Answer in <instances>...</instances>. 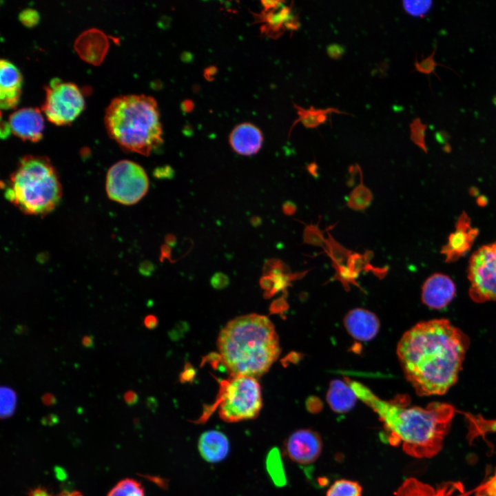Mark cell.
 Segmentation results:
<instances>
[{"label":"cell","mask_w":496,"mask_h":496,"mask_svg":"<svg viewBox=\"0 0 496 496\" xmlns=\"http://www.w3.org/2000/svg\"><path fill=\"white\" fill-rule=\"evenodd\" d=\"M11 132V128L8 122L1 121V137L6 138Z\"/></svg>","instance_id":"cell-32"},{"label":"cell","mask_w":496,"mask_h":496,"mask_svg":"<svg viewBox=\"0 0 496 496\" xmlns=\"http://www.w3.org/2000/svg\"><path fill=\"white\" fill-rule=\"evenodd\" d=\"M343 52L344 49L341 45L338 44H331L327 48V53L329 56L333 59H338L341 57Z\"/></svg>","instance_id":"cell-30"},{"label":"cell","mask_w":496,"mask_h":496,"mask_svg":"<svg viewBox=\"0 0 496 496\" xmlns=\"http://www.w3.org/2000/svg\"><path fill=\"white\" fill-rule=\"evenodd\" d=\"M263 136L255 125L244 123L237 125L229 136V143L238 154L250 156L256 154L261 148Z\"/></svg>","instance_id":"cell-17"},{"label":"cell","mask_w":496,"mask_h":496,"mask_svg":"<svg viewBox=\"0 0 496 496\" xmlns=\"http://www.w3.org/2000/svg\"><path fill=\"white\" fill-rule=\"evenodd\" d=\"M322 442L319 434L310 429H299L287 440L285 449L288 457L300 465L313 463L319 457Z\"/></svg>","instance_id":"cell-10"},{"label":"cell","mask_w":496,"mask_h":496,"mask_svg":"<svg viewBox=\"0 0 496 496\" xmlns=\"http://www.w3.org/2000/svg\"><path fill=\"white\" fill-rule=\"evenodd\" d=\"M283 210L286 214H292L296 211V206L291 203H287L283 206Z\"/></svg>","instance_id":"cell-35"},{"label":"cell","mask_w":496,"mask_h":496,"mask_svg":"<svg viewBox=\"0 0 496 496\" xmlns=\"http://www.w3.org/2000/svg\"><path fill=\"white\" fill-rule=\"evenodd\" d=\"M19 18L24 25L31 27L39 21V15L37 10L27 8L19 13Z\"/></svg>","instance_id":"cell-28"},{"label":"cell","mask_w":496,"mask_h":496,"mask_svg":"<svg viewBox=\"0 0 496 496\" xmlns=\"http://www.w3.org/2000/svg\"><path fill=\"white\" fill-rule=\"evenodd\" d=\"M149 180L144 169L129 160L119 161L108 170L105 189L108 197L118 203L133 205L147 192Z\"/></svg>","instance_id":"cell-7"},{"label":"cell","mask_w":496,"mask_h":496,"mask_svg":"<svg viewBox=\"0 0 496 496\" xmlns=\"http://www.w3.org/2000/svg\"><path fill=\"white\" fill-rule=\"evenodd\" d=\"M362 488L355 481L339 479L335 481L328 489L326 496H361Z\"/></svg>","instance_id":"cell-21"},{"label":"cell","mask_w":496,"mask_h":496,"mask_svg":"<svg viewBox=\"0 0 496 496\" xmlns=\"http://www.w3.org/2000/svg\"><path fill=\"white\" fill-rule=\"evenodd\" d=\"M107 46V38L97 29L84 32L75 42V48L80 56L92 63H99L102 61Z\"/></svg>","instance_id":"cell-18"},{"label":"cell","mask_w":496,"mask_h":496,"mask_svg":"<svg viewBox=\"0 0 496 496\" xmlns=\"http://www.w3.org/2000/svg\"><path fill=\"white\" fill-rule=\"evenodd\" d=\"M11 131L23 140L37 141L42 137L44 121L37 107H23L13 112L8 118Z\"/></svg>","instance_id":"cell-11"},{"label":"cell","mask_w":496,"mask_h":496,"mask_svg":"<svg viewBox=\"0 0 496 496\" xmlns=\"http://www.w3.org/2000/svg\"><path fill=\"white\" fill-rule=\"evenodd\" d=\"M347 382L357 397L379 416L392 444L402 442L406 453L417 457L431 456L440 449L453 415L451 405L435 402L426 408L405 406L380 398L360 382Z\"/></svg>","instance_id":"cell-2"},{"label":"cell","mask_w":496,"mask_h":496,"mask_svg":"<svg viewBox=\"0 0 496 496\" xmlns=\"http://www.w3.org/2000/svg\"><path fill=\"white\" fill-rule=\"evenodd\" d=\"M328 238L326 239V252L333 260V265H342L345 260H348L352 251L345 249L338 242H335L333 237L328 234Z\"/></svg>","instance_id":"cell-24"},{"label":"cell","mask_w":496,"mask_h":496,"mask_svg":"<svg viewBox=\"0 0 496 496\" xmlns=\"http://www.w3.org/2000/svg\"><path fill=\"white\" fill-rule=\"evenodd\" d=\"M22 76L12 63L0 61V105L1 109L14 107L19 100Z\"/></svg>","instance_id":"cell-13"},{"label":"cell","mask_w":496,"mask_h":496,"mask_svg":"<svg viewBox=\"0 0 496 496\" xmlns=\"http://www.w3.org/2000/svg\"><path fill=\"white\" fill-rule=\"evenodd\" d=\"M124 398L128 404L132 405L137 402L138 396L134 391H129L125 393Z\"/></svg>","instance_id":"cell-33"},{"label":"cell","mask_w":496,"mask_h":496,"mask_svg":"<svg viewBox=\"0 0 496 496\" xmlns=\"http://www.w3.org/2000/svg\"><path fill=\"white\" fill-rule=\"evenodd\" d=\"M455 285L453 280L443 273H434L424 282L422 288V300L431 309H442L453 299Z\"/></svg>","instance_id":"cell-12"},{"label":"cell","mask_w":496,"mask_h":496,"mask_svg":"<svg viewBox=\"0 0 496 496\" xmlns=\"http://www.w3.org/2000/svg\"><path fill=\"white\" fill-rule=\"evenodd\" d=\"M430 1H404V8L409 14L415 16L424 14L429 9Z\"/></svg>","instance_id":"cell-26"},{"label":"cell","mask_w":496,"mask_h":496,"mask_svg":"<svg viewBox=\"0 0 496 496\" xmlns=\"http://www.w3.org/2000/svg\"><path fill=\"white\" fill-rule=\"evenodd\" d=\"M349 333L357 340L368 341L379 331L380 322L375 314L363 309L350 311L344 318Z\"/></svg>","instance_id":"cell-15"},{"label":"cell","mask_w":496,"mask_h":496,"mask_svg":"<svg viewBox=\"0 0 496 496\" xmlns=\"http://www.w3.org/2000/svg\"><path fill=\"white\" fill-rule=\"evenodd\" d=\"M29 496H82L79 492L63 491L57 495L49 493L46 490L41 488H37L30 491Z\"/></svg>","instance_id":"cell-29"},{"label":"cell","mask_w":496,"mask_h":496,"mask_svg":"<svg viewBox=\"0 0 496 496\" xmlns=\"http://www.w3.org/2000/svg\"><path fill=\"white\" fill-rule=\"evenodd\" d=\"M217 347L231 375L258 378L267 373L280 353L272 322L256 313L238 316L221 329Z\"/></svg>","instance_id":"cell-3"},{"label":"cell","mask_w":496,"mask_h":496,"mask_svg":"<svg viewBox=\"0 0 496 496\" xmlns=\"http://www.w3.org/2000/svg\"><path fill=\"white\" fill-rule=\"evenodd\" d=\"M293 106L297 111L298 118L293 122L289 132L295 125L299 122L307 128H316L320 124L324 123L327 119V115L331 113L349 114L347 112L340 111L338 108L327 107L324 109H316L311 106L309 109L303 108L293 102Z\"/></svg>","instance_id":"cell-20"},{"label":"cell","mask_w":496,"mask_h":496,"mask_svg":"<svg viewBox=\"0 0 496 496\" xmlns=\"http://www.w3.org/2000/svg\"><path fill=\"white\" fill-rule=\"evenodd\" d=\"M83 344L86 347L91 348L93 347V338L92 336H85L83 339Z\"/></svg>","instance_id":"cell-36"},{"label":"cell","mask_w":496,"mask_h":496,"mask_svg":"<svg viewBox=\"0 0 496 496\" xmlns=\"http://www.w3.org/2000/svg\"><path fill=\"white\" fill-rule=\"evenodd\" d=\"M216 406L221 420L234 423L256 418L262 406L256 378L231 375L222 382Z\"/></svg>","instance_id":"cell-6"},{"label":"cell","mask_w":496,"mask_h":496,"mask_svg":"<svg viewBox=\"0 0 496 496\" xmlns=\"http://www.w3.org/2000/svg\"><path fill=\"white\" fill-rule=\"evenodd\" d=\"M105 124L111 138L127 151L149 155L163 143L158 105L150 96L115 97L105 110Z\"/></svg>","instance_id":"cell-4"},{"label":"cell","mask_w":496,"mask_h":496,"mask_svg":"<svg viewBox=\"0 0 496 496\" xmlns=\"http://www.w3.org/2000/svg\"><path fill=\"white\" fill-rule=\"evenodd\" d=\"M45 91L42 110L48 121L56 125L70 123L84 108L83 94L73 83L54 78L45 87Z\"/></svg>","instance_id":"cell-8"},{"label":"cell","mask_w":496,"mask_h":496,"mask_svg":"<svg viewBox=\"0 0 496 496\" xmlns=\"http://www.w3.org/2000/svg\"><path fill=\"white\" fill-rule=\"evenodd\" d=\"M373 198L371 191L362 184V178L360 184L357 186L349 194L347 205L355 210L366 208Z\"/></svg>","instance_id":"cell-23"},{"label":"cell","mask_w":496,"mask_h":496,"mask_svg":"<svg viewBox=\"0 0 496 496\" xmlns=\"http://www.w3.org/2000/svg\"><path fill=\"white\" fill-rule=\"evenodd\" d=\"M304 241L308 244L323 246L325 245L326 239L318 225H309L304 229Z\"/></svg>","instance_id":"cell-25"},{"label":"cell","mask_w":496,"mask_h":496,"mask_svg":"<svg viewBox=\"0 0 496 496\" xmlns=\"http://www.w3.org/2000/svg\"><path fill=\"white\" fill-rule=\"evenodd\" d=\"M357 398L347 382L335 380L331 382L327 399L330 407L335 412H348L354 406Z\"/></svg>","instance_id":"cell-19"},{"label":"cell","mask_w":496,"mask_h":496,"mask_svg":"<svg viewBox=\"0 0 496 496\" xmlns=\"http://www.w3.org/2000/svg\"><path fill=\"white\" fill-rule=\"evenodd\" d=\"M228 282V280L225 275L221 273L216 274L214 276L211 280L213 286L216 288H222L226 286Z\"/></svg>","instance_id":"cell-31"},{"label":"cell","mask_w":496,"mask_h":496,"mask_svg":"<svg viewBox=\"0 0 496 496\" xmlns=\"http://www.w3.org/2000/svg\"><path fill=\"white\" fill-rule=\"evenodd\" d=\"M107 496H145L142 484L132 479L120 481L108 493Z\"/></svg>","instance_id":"cell-22"},{"label":"cell","mask_w":496,"mask_h":496,"mask_svg":"<svg viewBox=\"0 0 496 496\" xmlns=\"http://www.w3.org/2000/svg\"><path fill=\"white\" fill-rule=\"evenodd\" d=\"M157 319L152 315L147 316L144 320L145 325L149 329H154L157 325Z\"/></svg>","instance_id":"cell-34"},{"label":"cell","mask_w":496,"mask_h":496,"mask_svg":"<svg viewBox=\"0 0 496 496\" xmlns=\"http://www.w3.org/2000/svg\"><path fill=\"white\" fill-rule=\"evenodd\" d=\"M468 347V337L448 320L433 319L407 331L397 354L419 395H442L457 382Z\"/></svg>","instance_id":"cell-1"},{"label":"cell","mask_w":496,"mask_h":496,"mask_svg":"<svg viewBox=\"0 0 496 496\" xmlns=\"http://www.w3.org/2000/svg\"><path fill=\"white\" fill-rule=\"evenodd\" d=\"M5 194L22 212L43 216L59 203L62 187L48 158L25 155L20 159L6 184Z\"/></svg>","instance_id":"cell-5"},{"label":"cell","mask_w":496,"mask_h":496,"mask_svg":"<svg viewBox=\"0 0 496 496\" xmlns=\"http://www.w3.org/2000/svg\"><path fill=\"white\" fill-rule=\"evenodd\" d=\"M478 231L472 228L466 214L459 218L455 231L451 234L448 242L443 247L442 253L445 255L446 261H453L464 254L471 247Z\"/></svg>","instance_id":"cell-14"},{"label":"cell","mask_w":496,"mask_h":496,"mask_svg":"<svg viewBox=\"0 0 496 496\" xmlns=\"http://www.w3.org/2000/svg\"><path fill=\"white\" fill-rule=\"evenodd\" d=\"M469 296L475 302L496 301V242L482 246L471 256Z\"/></svg>","instance_id":"cell-9"},{"label":"cell","mask_w":496,"mask_h":496,"mask_svg":"<svg viewBox=\"0 0 496 496\" xmlns=\"http://www.w3.org/2000/svg\"><path fill=\"white\" fill-rule=\"evenodd\" d=\"M198 449L203 459L208 463H218L224 460L230 450L227 435L218 430H209L201 434Z\"/></svg>","instance_id":"cell-16"},{"label":"cell","mask_w":496,"mask_h":496,"mask_svg":"<svg viewBox=\"0 0 496 496\" xmlns=\"http://www.w3.org/2000/svg\"><path fill=\"white\" fill-rule=\"evenodd\" d=\"M424 129V126L419 119L414 120L411 124V139L415 144L425 150Z\"/></svg>","instance_id":"cell-27"}]
</instances>
